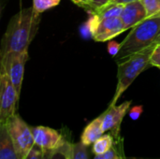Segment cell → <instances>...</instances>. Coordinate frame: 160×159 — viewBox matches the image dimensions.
Wrapping results in <instances>:
<instances>
[{"instance_id":"1","label":"cell","mask_w":160,"mask_h":159,"mask_svg":"<svg viewBox=\"0 0 160 159\" xmlns=\"http://www.w3.org/2000/svg\"><path fill=\"white\" fill-rule=\"evenodd\" d=\"M39 14L33 7H27L12 16L2 38L0 57L9 52H28V47L38 32Z\"/></svg>"},{"instance_id":"2","label":"cell","mask_w":160,"mask_h":159,"mask_svg":"<svg viewBox=\"0 0 160 159\" xmlns=\"http://www.w3.org/2000/svg\"><path fill=\"white\" fill-rule=\"evenodd\" d=\"M160 41V13L147 17L131 28V31L120 43V51L116 55V62L142 52L148 47L158 44Z\"/></svg>"},{"instance_id":"3","label":"cell","mask_w":160,"mask_h":159,"mask_svg":"<svg viewBox=\"0 0 160 159\" xmlns=\"http://www.w3.org/2000/svg\"><path fill=\"white\" fill-rule=\"evenodd\" d=\"M158 44L139 52L128 58L118 62V82L115 94L110 105H115L123 93L130 86L135 79L150 65L151 55Z\"/></svg>"},{"instance_id":"4","label":"cell","mask_w":160,"mask_h":159,"mask_svg":"<svg viewBox=\"0 0 160 159\" xmlns=\"http://www.w3.org/2000/svg\"><path fill=\"white\" fill-rule=\"evenodd\" d=\"M19 159H25L35 146L32 128L15 113L6 124Z\"/></svg>"},{"instance_id":"5","label":"cell","mask_w":160,"mask_h":159,"mask_svg":"<svg viewBox=\"0 0 160 159\" xmlns=\"http://www.w3.org/2000/svg\"><path fill=\"white\" fill-rule=\"evenodd\" d=\"M20 95L9 77L0 71V125H6L16 113Z\"/></svg>"},{"instance_id":"6","label":"cell","mask_w":160,"mask_h":159,"mask_svg":"<svg viewBox=\"0 0 160 159\" xmlns=\"http://www.w3.org/2000/svg\"><path fill=\"white\" fill-rule=\"evenodd\" d=\"M28 59V52H9L1 57L0 71H4L10 79L18 94H21L23 81L24 66Z\"/></svg>"},{"instance_id":"7","label":"cell","mask_w":160,"mask_h":159,"mask_svg":"<svg viewBox=\"0 0 160 159\" xmlns=\"http://www.w3.org/2000/svg\"><path fill=\"white\" fill-rule=\"evenodd\" d=\"M32 132L35 144L43 152L59 150L68 142L60 132L48 127L38 126L32 127Z\"/></svg>"},{"instance_id":"8","label":"cell","mask_w":160,"mask_h":159,"mask_svg":"<svg viewBox=\"0 0 160 159\" xmlns=\"http://www.w3.org/2000/svg\"><path fill=\"white\" fill-rule=\"evenodd\" d=\"M131 101H126L120 105H110L108 110L102 114L103 115V130L109 132L113 136L114 139L120 137L121 124L128 113Z\"/></svg>"},{"instance_id":"9","label":"cell","mask_w":160,"mask_h":159,"mask_svg":"<svg viewBox=\"0 0 160 159\" xmlns=\"http://www.w3.org/2000/svg\"><path fill=\"white\" fill-rule=\"evenodd\" d=\"M125 31L121 17H112L100 21L92 36L96 41L103 42L115 37Z\"/></svg>"},{"instance_id":"10","label":"cell","mask_w":160,"mask_h":159,"mask_svg":"<svg viewBox=\"0 0 160 159\" xmlns=\"http://www.w3.org/2000/svg\"><path fill=\"white\" fill-rule=\"evenodd\" d=\"M147 18L146 9L141 0L126 4L121 15L125 30L134 27Z\"/></svg>"},{"instance_id":"11","label":"cell","mask_w":160,"mask_h":159,"mask_svg":"<svg viewBox=\"0 0 160 159\" xmlns=\"http://www.w3.org/2000/svg\"><path fill=\"white\" fill-rule=\"evenodd\" d=\"M103 115L93 120L89 123L86 127L84 128L82 136H81V142L85 146H89L93 144L98 139H99L105 132L103 130Z\"/></svg>"},{"instance_id":"12","label":"cell","mask_w":160,"mask_h":159,"mask_svg":"<svg viewBox=\"0 0 160 159\" xmlns=\"http://www.w3.org/2000/svg\"><path fill=\"white\" fill-rule=\"evenodd\" d=\"M0 159H19L6 125H0Z\"/></svg>"},{"instance_id":"13","label":"cell","mask_w":160,"mask_h":159,"mask_svg":"<svg viewBox=\"0 0 160 159\" xmlns=\"http://www.w3.org/2000/svg\"><path fill=\"white\" fill-rule=\"evenodd\" d=\"M125 5L123 4H116L110 2L106 6L96 9L94 11H91V13L96 14L99 21H102L107 18H112V17H121L122 12L124 10Z\"/></svg>"},{"instance_id":"14","label":"cell","mask_w":160,"mask_h":159,"mask_svg":"<svg viewBox=\"0 0 160 159\" xmlns=\"http://www.w3.org/2000/svg\"><path fill=\"white\" fill-rule=\"evenodd\" d=\"M115 139L113 138L112 135L105 134L102 135L99 139H98L94 143L92 147V152L97 156V155H102L110 151L113 145H114Z\"/></svg>"},{"instance_id":"15","label":"cell","mask_w":160,"mask_h":159,"mask_svg":"<svg viewBox=\"0 0 160 159\" xmlns=\"http://www.w3.org/2000/svg\"><path fill=\"white\" fill-rule=\"evenodd\" d=\"M68 159H88L87 146L81 142L77 143L68 142L67 145Z\"/></svg>"},{"instance_id":"16","label":"cell","mask_w":160,"mask_h":159,"mask_svg":"<svg viewBox=\"0 0 160 159\" xmlns=\"http://www.w3.org/2000/svg\"><path fill=\"white\" fill-rule=\"evenodd\" d=\"M60 1L61 0H33V8L37 12L42 13L59 5Z\"/></svg>"},{"instance_id":"17","label":"cell","mask_w":160,"mask_h":159,"mask_svg":"<svg viewBox=\"0 0 160 159\" xmlns=\"http://www.w3.org/2000/svg\"><path fill=\"white\" fill-rule=\"evenodd\" d=\"M68 143V142L59 150L43 152L42 159H68V154H67Z\"/></svg>"},{"instance_id":"18","label":"cell","mask_w":160,"mask_h":159,"mask_svg":"<svg viewBox=\"0 0 160 159\" xmlns=\"http://www.w3.org/2000/svg\"><path fill=\"white\" fill-rule=\"evenodd\" d=\"M146 9L147 17L160 13V0H141Z\"/></svg>"},{"instance_id":"19","label":"cell","mask_w":160,"mask_h":159,"mask_svg":"<svg viewBox=\"0 0 160 159\" xmlns=\"http://www.w3.org/2000/svg\"><path fill=\"white\" fill-rule=\"evenodd\" d=\"M118 156H119L118 147L114 142L113 147L110 151H108L107 153L102 154V155H97L93 159H116L118 157Z\"/></svg>"},{"instance_id":"20","label":"cell","mask_w":160,"mask_h":159,"mask_svg":"<svg viewBox=\"0 0 160 159\" xmlns=\"http://www.w3.org/2000/svg\"><path fill=\"white\" fill-rule=\"evenodd\" d=\"M150 65L154 66V67H158V68H160V44L158 43L152 55H151V58H150Z\"/></svg>"},{"instance_id":"21","label":"cell","mask_w":160,"mask_h":159,"mask_svg":"<svg viewBox=\"0 0 160 159\" xmlns=\"http://www.w3.org/2000/svg\"><path fill=\"white\" fill-rule=\"evenodd\" d=\"M42 156H43V151L35 144V146L30 151V153L28 154L25 159H42Z\"/></svg>"},{"instance_id":"22","label":"cell","mask_w":160,"mask_h":159,"mask_svg":"<svg viewBox=\"0 0 160 159\" xmlns=\"http://www.w3.org/2000/svg\"><path fill=\"white\" fill-rule=\"evenodd\" d=\"M120 47H121L120 43L111 40L108 44V52L112 56H116L120 51Z\"/></svg>"},{"instance_id":"23","label":"cell","mask_w":160,"mask_h":159,"mask_svg":"<svg viewBox=\"0 0 160 159\" xmlns=\"http://www.w3.org/2000/svg\"><path fill=\"white\" fill-rule=\"evenodd\" d=\"M115 144L117 145V147H118V151H119V156H118V157L116 159H128L126 157V156H125V151H124V143H123V139L121 138V136L120 137H118V138H116L115 139Z\"/></svg>"},{"instance_id":"24","label":"cell","mask_w":160,"mask_h":159,"mask_svg":"<svg viewBox=\"0 0 160 159\" xmlns=\"http://www.w3.org/2000/svg\"><path fill=\"white\" fill-rule=\"evenodd\" d=\"M111 0H91V9L89 11H94L96 9H98L107 4H109Z\"/></svg>"},{"instance_id":"25","label":"cell","mask_w":160,"mask_h":159,"mask_svg":"<svg viewBox=\"0 0 160 159\" xmlns=\"http://www.w3.org/2000/svg\"><path fill=\"white\" fill-rule=\"evenodd\" d=\"M142 112V106H136L130 110L129 116L132 120H137L140 117Z\"/></svg>"},{"instance_id":"26","label":"cell","mask_w":160,"mask_h":159,"mask_svg":"<svg viewBox=\"0 0 160 159\" xmlns=\"http://www.w3.org/2000/svg\"><path fill=\"white\" fill-rule=\"evenodd\" d=\"M72 1L74 4L80 6V7H82L84 8H88L89 10L91 9V3L89 0H70Z\"/></svg>"},{"instance_id":"27","label":"cell","mask_w":160,"mask_h":159,"mask_svg":"<svg viewBox=\"0 0 160 159\" xmlns=\"http://www.w3.org/2000/svg\"><path fill=\"white\" fill-rule=\"evenodd\" d=\"M134 1H138V0H111V2H112V3L123 4V5H126V4H128V3H131Z\"/></svg>"},{"instance_id":"28","label":"cell","mask_w":160,"mask_h":159,"mask_svg":"<svg viewBox=\"0 0 160 159\" xmlns=\"http://www.w3.org/2000/svg\"><path fill=\"white\" fill-rule=\"evenodd\" d=\"M89 1H90V3H91V0H89Z\"/></svg>"},{"instance_id":"29","label":"cell","mask_w":160,"mask_h":159,"mask_svg":"<svg viewBox=\"0 0 160 159\" xmlns=\"http://www.w3.org/2000/svg\"><path fill=\"white\" fill-rule=\"evenodd\" d=\"M159 44H160V41H159Z\"/></svg>"},{"instance_id":"30","label":"cell","mask_w":160,"mask_h":159,"mask_svg":"<svg viewBox=\"0 0 160 159\" xmlns=\"http://www.w3.org/2000/svg\"><path fill=\"white\" fill-rule=\"evenodd\" d=\"M159 69H160V68H159Z\"/></svg>"}]
</instances>
